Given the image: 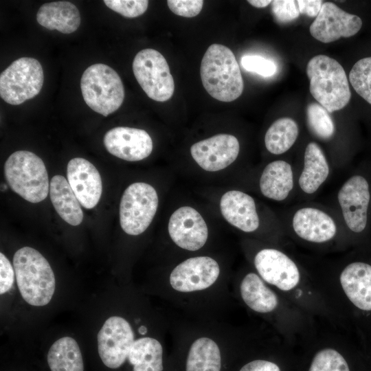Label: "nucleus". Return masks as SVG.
Here are the masks:
<instances>
[{
	"label": "nucleus",
	"mask_w": 371,
	"mask_h": 371,
	"mask_svg": "<svg viewBox=\"0 0 371 371\" xmlns=\"http://www.w3.org/2000/svg\"><path fill=\"white\" fill-rule=\"evenodd\" d=\"M308 371H350V368L339 351L324 347L315 354Z\"/></svg>",
	"instance_id": "obj_31"
},
{
	"label": "nucleus",
	"mask_w": 371,
	"mask_h": 371,
	"mask_svg": "<svg viewBox=\"0 0 371 371\" xmlns=\"http://www.w3.org/2000/svg\"><path fill=\"white\" fill-rule=\"evenodd\" d=\"M297 3L300 14L309 17H317L323 5L319 0H298Z\"/></svg>",
	"instance_id": "obj_38"
},
{
	"label": "nucleus",
	"mask_w": 371,
	"mask_h": 371,
	"mask_svg": "<svg viewBox=\"0 0 371 371\" xmlns=\"http://www.w3.org/2000/svg\"><path fill=\"white\" fill-rule=\"evenodd\" d=\"M310 92L329 113L344 108L351 98L346 72L336 60L325 56L313 57L306 66Z\"/></svg>",
	"instance_id": "obj_3"
},
{
	"label": "nucleus",
	"mask_w": 371,
	"mask_h": 371,
	"mask_svg": "<svg viewBox=\"0 0 371 371\" xmlns=\"http://www.w3.org/2000/svg\"><path fill=\"white\" fill-rule=\"evenodd\" d=\"M13 267L3 253H0V293L8 292L12 288L14 281Z\"/></svg>",
	"instance_id": "obj_37"
},
{
	"label": "nucleus",
	"mask_w": 371,
	"mask_h": 371,
	"mask_svg": "<svg viewBox=\"0 0 371 371\" xmlns=\"http://www.w3.org/2000/svg\"><path fill=\"white\" fill-rule=\"evenodd\" d=\"M251 5L258 8H263L271 4V1L269 0H249L247 1Z\"/></svg>",
	"instance_id": "obj_40"
},
{
	"label": "nucleus",
	"mask_w": 371,
	"mask_h": 371,
	"mask_svg": "<svg viewBox=\"0 0 371 371\" xmlns=\"http://www.w3.org/2000/svg\"><path fill=\"white\" fill-rule=\"evenodd\" d=\"M221 357L218 345L201 337L192 344L186 361V371H221Z\"/></svg>",
	"instance_id": "obj_28"
},
{
	"label": "nucleus",
	"mask_w": 371,
	"mask_h": 371,
	"mask_svg": "<svg viewBox=\"0 0 371 371\" xmlns=\"http://www.w3.org/2000/svg\"><path fill=\"white\" fill-rule=\"evenodd\" d=\"M330 173L329 162L323 150L316 142H309L306 146L303 166L297 177L300 191L305 195L314 194L328 179Z\"/></svg>",
	"instance_id": "obj_21"
},
{
	"label": "nucleus",
	"mask_w": 371,
	"mask_h": 371,
	"mask_svg": "<svg viewBox=\"0 0 371 371\" xmlns=\"http://www.w3.org/2000/svg\"><path fill=\"white\" fill-rule=\"evenodd\" d=\"M271 12L275 19L280 23H289L296 19L300 14L297 1H271Z\"/></svg>",
	"instance_id": "obj_34"
},
{
	"label": "nucleus",
	"mask_w": 371,
	"mask_h": 371,
	"mask_svg": "<svg viewBox=\"0 0 371 371\" xmlns=\"http://www.w3.org/2000/svg\"><path fill=\"white\" fill-rule=\"evenodd\" d=\"M361 26L359 16L345 12L333 3L325 2L310 26V33L317 41L328 43L354 36Z\"/></svg>",
	"instance_id": "obj_13"
},
{
	"label": "nucleus",
	"mask_w": 371,
	"mask_h": 371,
	"mask_svg": "<svg viewBox=\"0 0 371 371\" xmlns=\"http://www.w3.org/2000/svg\"><path fill=\"white\" fill-rule=\"evenodd\" d=\"M138 331L141 335H145L147 333V328L144 326H141L139 328Z\"/></svg>",
	"instance_id": "obj_41"
},
{
	"label": "nucleus",
	"mask_w": 371,
	"mask_h": 371,
	"mask_svg": "<svg viewBox=\"0 0 371 371\" xmlns=\"http://www.w3.org/2000/svg\"><path fill=\"white\" fill-rule=\"evenodd\" d=\"M220 210L232 226L245 233L258 229L260 219L254 199L240 190H229L221 198Z\"/></svg>",
	"instance_id": "obj_20"
},
{
	"label": "nucleus",
	"mask_w": 371,
	"mask_h": 371,
	"mask_svg": "<svg viewBox=\"0 0 371 371\" xmlns=\"http://www.w3.org/2000/svg\"><path fill=\"white\" fill-rule=\"evenodd\" d=\"M220 268L217 262L209 256L188 258L178 265L171 272L170 283L181 292L203 290L217 280Z\"/></svg>",
	"instance_id": "obj_17"
},
{
	"label": "nucleus",
	"mask_w": 371,
	"mask_h": 371,
	"mask_svg": "<svg viewBox=\"0 0 371 371\" xmlns=\"http://www.w3.org/2000/svg\"><path fill=\"white\" fill-rule=\"evenodd\" d=\"M168 230L172 240L179 247L188 251L201 249L208 236L205 220L190 206L180 207L171 214Z\"/></svg>",
	"instance_id": "obj_16"
},
{
	"label": "nucleus",
	"mask_w": 371,
	"mask_h": 371,
	"mask_svg": "<svg viewBox=\"0 0 371 371\" xmlns=\"http://www.w3.org/2000/svg\"><path fill=\"white\" fill-rule=\"evenodd\" d=\"M4 175L10 188L29 202L43 201L49 191L45 164L32 152L18 150L10 155L4 164Z\"/></svg>",
	"instance_id": "obj_4"
},
{
	"label": "nucleus",
	"mask_w": 371,
	"mask_h": 371,
	"mask_svg": "<svg viewBox=\"0 0 371 371\" xmlns=\"http://www.w3.org/2000/svg\"><path fill=\"white\" fill-rule=\"evenodd\" d=\"M338 284L355 309L371 314V264L359 260L346 264L339 272Z\"/></svg>",
	"instance_id": "obj_15"
},
{
	"label": "nucleus",
	"mask_w": 371,
	"mask_h": 371,
	"mask_svg": "<svg viewBox=\"0 0 371 371\" xmlns=\"http://www.w3.org/2000/svg\"><path fill=\"white\" fill-rule=\"evenodd\" d=\"M240 371H281L280 367L274 362L256 359L244 365Z\"/></svg>",
	"instance_id": "obj_39"
},
{
	"label": "nucleus",
	"mask_w": 371,
	"mask_h": 371,
	"mask_svg": "<svg viewBox=\"0 0 371 371\" xmlns=\"http://www.w3.org/2000/svg\"><path fill=\"white\" fill-rule=\"evenodd\" d=\"M134 76L146 95L153 100L166 102L171 98L175 82L168 64L158 51L147 48L139 51L133 62Z\"/></svg>",
	"instance_id": "obj_9"
},
{
	"label": "nucleus",
	"mask_w": 371,
	"mask_h": 371,
	"mask_svg": "<svg viewBox=\"0 0 371 371\" xmlns=\"http://www.w3.org/2000/svg\"><path fill=\"white\" fill-rule=\"evenodd\" d=\"M80 89L86 104L104 116L117 111L124 99V89L118 74L109 66L96 63L84 71Z\"/></svg>",
	"instance_id": "obj_5"
},
{
	"label": "nucleus",
	"mask_w": 371,
	"mask_h": 371,
	"mask_svg": "<svg viewBox=\"0 0 371 371\" xmlns=\"http://www.w3.org/2000/svg\"><path fill=\"white\" fill-rule=\"evenodd\" d=\"M349 80L355 91L371 104V57L361 58L353 65Z\"/></svg>",
	"instance_id": "obj_32"
},
{
	"label": "nucleus",
	"mask_w": 371,
	"mask_h": 371,
	"mask_svg": "<svg viewBox=\"0 0 371 371\" xmlns=\"http://www.w3.org/2000/svg\"><path fill=\"white\" fill-rule=\"evenodd\" d=\"M133 371H162L163 349L159 341L151 337L135 340L127 358Z\"/></svg>",
	"instance_id": "obj_27"
},
{
	"label": "nucleus",
	"mask_w": 371,
	"mask_h": 371,
	"mask_svg": "<svg viewBox=\"0 0 371 371\" xmlns=\"http://www.w3.org/2000/svg\"><path fill=\"white\" fill-rule=\"evenodd\" d=\"M37 22L43 27L63 34L75 32L80 24V15L77 7L67 1L44 3L36 14Z\"/></svg>",
	"instance_id": "obj_23"
},
{
	"label": "nucleus",
	"mask_w": 371,
	"mask_h": 371,
	"mask_svg": "<svg viewBox=\"0 0 371 371\" xmlns=\"http://www.w3.org/2000/svg\"><path fill=\"white\" fill-rule=\"evenodd\" d=\"M43 80V70L36 59H16L0 75L1 98L10 104H21L39 93Z\"/></svg>",
	"instance_id": "obj_8"
},
{
	"label": "nucleus",
	"mask_w": 371,
	"mask_h": 371,
	"mask_svg": "<svg viewBox=\"0 0 371 371\" xmlns=\"http://www.w3.org/2000/svg\"><path fill=\"white\" fill-rule=\"evenodd\" d=\"M52 203L58 215L66 223L76 226L83 219L80 203L68 181L61 175H55L49 183Z\"/></svg>",
	"instance_id": "obj_25"
},
{
	"label": "nucleus",
	"mask_w": 371,
	"mask_h": 371,
	"mask_svg": "<svg viewBox=\"0 0 371 371\" xmlns=\"http://www.w3.org/2000/svg\"><path fill=\"white\" fill-rule=\"evenodd\" d=\"M47 360L51 371H84L80 349L70 337L56 340L48 351Z\"/></svg>",
	"instance_id": "obj_26"
},
{
	"label": "nucleus",
	"mask_w": 371,
	"mask_h": 371,
	"mask_svg": "<svg viewBox=\"0 0 371 371\" xmlns=\"http://www.w3.org/2000/svg\"><path fill=\"white\" fill-rule=\"evenodd\" d=\"M13 266L23 300L34 306L47 305L54 295L56 280L46 258L35 249L23 247L14 254Z\"/></svg>",
	"instance_id": "obj_2"
},
{
	"label": "nucleus",
	"mask_w": 371,
	"mask_h": 371,
	"mask_svg": "<svg viewBox=\"0 0 371 371\" xmlns=\"http://www.w3.org/2000/svg\"><path fill=\"white\" fill-rule=\"evenodd\" d=\"M240 291L244 302L255 312L269 313L280 306L277 294L255 273L245 275L241 281Z\"/></svg>",
	"instance_id": "obj_24"
},
{
	"label": "nucleus",
	"mask_w": 371,
	"mask_h": 371,
	"mask_svg": "<svg viewBox=\"0 0 371 371\" xmlns=\"http://www.w3.org/2000/svg\"><path fill=\"white\" fill-rule=\"evenodd\" d=\"M97 339L100 357L106 367L112 369L124 363L135 341L130 324L119 316L110 317L104 322Z\"/></svg>",
	"instance_id": "obj_12"
},
{
	"label": "nucleus",
	"mask_w": 371,
	"mask_h": 371,
	"mask_svg": "<svg viewBox=\"0 0 371 371\" xmlns=\"http://www.w3.org/2000/svg\"><path fill=\"white\" fill-rule=\"evenodd\" d=\"M103 142L109 153L128 161L148 157L153 148V140L146 131L126 126L110 129L106 133Z\"/></svg>",
	"instance_id": "obj_18"
},
{
	"label": "nucleus",
	"mask_w": 371,
	"mask_h": 371,
	"mask_svg": "<svg viewBox=\"0 0 371 371\" xmlns=\"http://www.w3.org/2000/svg\"><path fill=\"white\" fill-rule=\"evenodd\" d=\"M295 187L293 167L285 160L278 159L269 163L263 169L259 179L262 194L272 201H284Z\"/></svg>",
	"instance_id": "obj_22"
},
{
	"label": "nucleus",
	"mask_w": 371,
	"mask_h": 371,
	"mask_svg": "<svg viewBox=\"0 0 371 371\" xmlns=\"http://www.w3.org/2000/svg\"><path fill=\"white\" fill-rule=\"evenodd\" d=\"M155 189L150 184L136 182L124 190L120 203V223L127 234H142L150 225L158 207Z\"/></svg>",
	"instance_id": "obj_7"
},
{
	"label": "nucleus",
	"mask_w": 371,
	"mask_h": 371,
	"mask_svg": "<svg viewBox=\"0 0 371 371\" xmlns=\"http://www.w3.org/2000/svg\"><path fill=\"white\" fill-rule=\"evenodd\" d=\"M169 9L175 14L191 18L197 16L202 10L203 1L201 0H168Z\"/></svg>",
	"instance_id": "obj_36"
},
{
	"label": "nucleus",
	"mask_w": 371,
	"mask_h": 371,
	"mask_svg": "<svg viewBox=\"0 0 371 371\" xmlns=\"http://www.w3.org/2000/svg\"><path fill=\"white\" fill-rule=\"evenodd\" d=\"M289 227L296 238L313 245H326L335 240L340 225L335 217L322 207L301 206L293 211Z\"/></svg>",
	"instance_id": "obj_10"
},
{
	"label": "nucleus",
	"mask_w": 371,
	"mask_h": 371,
	"mask_svg": "<svg viewBox=\"0 0 371 371\" xmlns=\"http://www.w3.org/2000/svg\"><path fill=\"white\" fill-rule=\"evenodd\" d=\"M104 3L111 10L128 18L143 14L148 5L146 0H104Z\"/></svg>",
	"instance_id": "obj_33"
},
{
	"label": "nucleus",
	"mask_w": 371,
	"mask_h": 371,
	"mask_svg": "<svg viewBox=\"0 0 371 371\" xmlns=\"http://www.w3.org/2000/svg\"><path fill=\"white\" fill-rule=\"evenodd\" d=\"M238 139L230 134H218L194 144L190 154L203 170L216 172L226 168L237 159Z\"/></svg>",
	"instance_id": "obj_14"
},
{
	"label": "nucleus",
	"mask_w": 371,
	"mask_h": 371,
	"mask_svg": "<svg viewBox=\"0 0 371 371\" xmlns=\"http://www.w3.org/2000/svg\"><path fill=\"white\" fill-rule=\"evenodd\" d=\"M67 177L80 205L87 209L93 208L102 191V179L97 168L84 158H73L67 164Z\"/></svg>",
	"instance_id": "obj_19"
},
{
	"label": "nucleus",
	"mask_w": 371,
	"mask_h": 371,
	"mask_svg": "<svg viewBox=\"0 0 371 371\" xmlns=\"http://www.w3.org/2000/svg\"><path fill=\"white\" fill-rule=\"evenodd\" d=\"M201 78L207 92L221 102H232L243 93L244 84L239 65L232 51L221 44L206 50L200 67Z\"/></svg>",
	"instance_id": "obj_1"
},
{
	"label": "nucleus",
	"mask_w": 371,
	"mask_h": 371,
	"mask_svg": "<svg viewBox=\"0 0 371 371\" xmlns=\"http://www.w3.org/2000/svg\"><path fill=\"white\" fill-rule=\"evenodd\" d=\"M330 113L317 102L310 103L306 108L307 126L312 134L323 140H330L335 134V125Z\"/></svg>",
	"instance_id": "obj_30"
},
{
	"label": "nucleus",
	"mask_w": 371,
	"mask_h": 371,
	"mask_svg": "<svg viewBox=\"0 0 371 371\" xmlns=\"http://www.w3.org/2000/svg\"><path fill=\"white\" fill-rule=\"evenodd\" d=\"M337 200L346 227L354 234L363 232L368 225L370 186L360 175L350 177L339 188Z\"/></svg>",
	"instance_id": "obj_11"
},
{
	"label": "nucleus",
	"mask_w": 371,
	"mask_h": 371,
	"mask_svg": "<svg viewBox=\"0 0 371 371\" xmlns=\"http://www.w3.org/2000/svg\"><path fill=\"white\" fill-rule=\"evenodd\" d=\"M241 65L247 71L265 77L271 76L276 71V66L273 62L260 56H245L241 58Z\"/></svg>",
	"instance_id": "obj_35"
},
{
	"label": "nucleus",
	"mask_w": 371,
	"mask_h": 371,
	"mask_svg": "<svg viewBox=\"0 0 371 371\" xmlns=\"http://www.w3.org/2000/svg\"><path fill=\"white\" fill-rule=\"evenodd\" d=\"M298 135L299 128L294 120L279 118L273 122L265 133V147L271 154H283L293 146Z\"/></svg>",
	"instance_id": "obj_29"
},
{
	"label": "nucleus",
	"mask_w": 371,
	"mask_h": 371,
	"mask_svg": "<svg viewBox=\"0 0 371 371\" xmlns=\"http://www.w3.org/2000/svg\"><path fill=\"white\" fill-rule=\"evenodd\" d=\"M260 277L284 293L302 292L305 276L299 265L286 252L273 247L259 250L254 258Z\"/></svg>",
	"instance_id": "obj_6"
}]
</instances>
